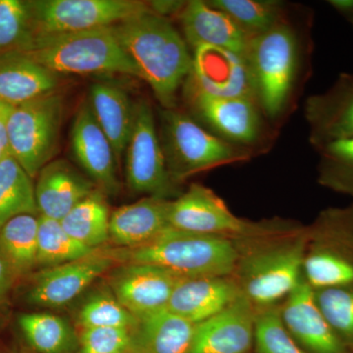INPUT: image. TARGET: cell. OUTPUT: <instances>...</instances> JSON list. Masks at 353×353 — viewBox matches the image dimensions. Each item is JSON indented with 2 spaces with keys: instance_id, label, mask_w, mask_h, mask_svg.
I'll use <instances>...</instances> for the list:
<instances>
[{
  "instance_id": "obj_38",
  "label": "cell",
  "mask_w": 353,
  "mask_h": 353,
  "mask_svg": "<svg viewBox=\"0 0 353 353\" xmlns=\"http://www.w3.org/2000/svg\"><path fill=\"white\" fill-rule=\"evenodd\" d=\"M131 336L129 329H83L80 353H125L129 352Z\"/></svg>"
},
{
  "instance_id": "obj_3",
  "label": "cell",
  "mask_w": 353,
  "mask_h": 353,
  "mask_svg": "<svg viewBox=\"0 0 353 353\" xmlns=\"http://www.w3.org/2000/svg\"><path fill=\"white\" fill-rule=\"evenodd\" d=\"M108 253L115 261L152 265L179 279L228 277L236 260L234 240L172 227L148 245Z\"/></svg>"
},
{
  "instance_id": "obj_26",
  "label": "cell",
  "mask_w": 353,
  "mask_h": 353,
  "mask_svg": "<svg viewBox=\"0 0 353 353\" xmlns=\"http://www.w3.org/2000/svg\"><path fill=\"white\" fill-rule=\"evenodd\" d=\"M88 104L115 152L117 163L126 152L134 124V103L122 88L108 83H95L90 88Z\"/></svg>"
},
{
  "instance_id": "obj_39",
  "label": "cell",
  "mask_w": 353,
  "mask_h": 353,
  "mask_svg": "<svg viewBox=\"0 0 353 353\" xmlns=\"http://www.w3.org/2000/svg\"><path fill=\"white\" fill-rule=\"evenodd\" d=\"M185 4L187 1H179V0H157V1L148 2V6L153 13L167 19L172 16L180 15Z\"/></svg>"
},
{
  "instance_id": "obj_7",
  "label": "cell",
  "mask_w": 353,
  "mask_h": 353,
  "mask_svg": "<svg viewBox=\"0 0 353 353\" xmlns=\"http://www.w3.org/2000/svg\"><path fill=\"white\" fill-rule=\"evenodd\" d=\"M303 273L312 290L353 285V203L322 209L306 225Z\"/></svg>"
},
{
  "instance_id": "obj_4",
  "label": "cell",
  "mask_w": 353,
  "mask_h": 353,
  "mask_svg": "<svg viewBox=\"0 0 353 353\" xmlns=\"http://www.w3.org/2000/svg\"><path fill=\"white\" fill-rule=\"evenodd\" d=\"M245 59L255 99L265 118L282 117L296 90L303 67V44L289 19L252 36Z\"/></svg>"
},
{
  "instance_id": "obj_9",
  "label": "cell",
  "mask_w": 353,
  "mask_h": 353,
  "mask_svg": "<svg viewBox=\"0 0 353 353\" xmlns=\"http://www.w3.org/2000/svg\"><path fill=\"white\" fill-rule=\"evenodd\" d=\"M27 6L34 39L112 27L150 10L148 2L136 0H28Z\"/></svg>"
},
{
  "instance_id": "obj_11",
  "label": "cell",
  "mask_w": 353,
  "mask_h": 353,
  "mask_svg": "<svg viewBox=\"0 0 353 353\" xmlns=\"http://www.w3.org/2000/svg\"><path fill=\"white\" fill-rule=\"evenodd\" d=\"M168 220L172 228L180 231L238 240L263 233L273 225L275 217L260 221L239 217L214 190L192 183L170 201Z\"/></svg>"
},
{
  "instance_id": "obj_24",
  "label": "cell",
  "mask_w": 353,
  "mask_h": 353,
  "mask_svg": "<svg viewBox=\"0 0 353 353\" xmlns=\"http://www.w3.org/2000/svg\"><path fill=\"white\" fill-rule=\"evenodd\" d=\"M60 76L22 51L0 54V101L18 106L57 92Z\"/></svg>"
},
{
  "instance_id": "obj_37",
  "label": "cell",
  "mask_w": 353,
  "mask_h": 353,
  "mask_svg": "<svg viewBox=\"0 0 353 353\" xmlns=\"http://www.w3.org/2000/svg\"><path fill=\"white\" fill-rule=\"evenodd\" d=\"M83 329L123 328L132 330L139 320L131 314L115 296L99 294L83 304L78 315Z\"/></svg>"
},
{
  "instance_id": "obj_17",
  "label": "cell",
  "mask_w": 353,
  "mask_h": 353,
  "mask_svg": "<svg viewBox=\"0 0 353 353\" xmlns=\"http://www.w3.org/2000/svg\"><path fill=\"white\" fill-rule=\"evenodd\" d=\"M280 309L285 328L306 353H353L330 327L304 278Z\"/></svg>"
},
{
  "instance_id": "obj_18",
  "label": "cell",
  "mask_w": 353,
  "mask_h": 353,
  "mask_svg": "<svg viewBox=\"0 0 353 353\" xmlns=\"http://www.w3.org/2000/svg\"><path fill=\"white\" fill-rule=\"evenodd\" d=\"M185 82L215 97L255 99L245 57L224 48L209 46L196 48L192 71Z\"/></svg>"
},
{
  "instance_id": "obj_27",
  "label": "cell",
  "mask_w": 353,
  "mask_h": 353,
  "mask_svg": "<svg viewBox=\"0 0 353 353\" xmlns=\"http://www.w3.org/2000/svg\"><path fill=\"white\" fill-rule=\"evenodd\" d=\"M110 215L105 196L97 189L72 209L60 223L72 238L92 250H99L110 240Z\"/></svg>"
},
{
  "instance_id": "obj_14",
  "label": "cell",
  "mask_w": 353,
  "mask_h": 353,
  "mask_svg": "<svg viewBox=\"0 0 353 353\" xmlns=\"http://www.w3.org/2000/svg\"><path fill=\"white\" fill-rule=\"evenodd\" d=\"M303 114L316 150L353 138V74H340L328 90L308 97Z\"/></svg>"
},
{
  "instance_id": "obj_36",
  "label": "cell",
  "mask_w": 353,
  "mask_h": 353,
  "mask_svg": "<svg viewBox=\"0 0 353 353\" xmlns=\"http://www.w3.org/2000/svg\"><path fill=\"white\" fill-rule=\"evenodd\" d=\"M31 17L27 1L0 0V54L24 51L31 46Z\"/></svg>"
},
{
  "instance_id": "obj_23",
  "label": "cell",
  "mask_w": 353,
  "mask_h": 353,
  "mask_svg": "<svg viewBox=\"0 0 353 353\" xmlns=\"http://www.w3.org/2000/svg\"><path fill=\"white\" fill-rule=\"evenodd\" d=\"M170 201L145 196L121 206L110 215L109 236L121 248H141L152 243L171 228L168 220Z\"/></svg>"
},
{
  "instance_id": "obj_32",
  "label": "cell",
  "mask_w": 353,
  "mask_h": 353,
  "mask_svg": "<svg viewBox=\"0 0 353 353\" xmlns=\"http://www.w3.org/2000/svg\"><path fill=\"white\" fill-rule=\"evenodd\" d=\"M99 250H92L65 232L60 221L39 216L38 265L46 268L82 259Z\"/></svg>"
},
{
  "instance_id": "obj_19",
  "label": "cell",
  "mask_w": 353,
  "mask_h": 353,
  "mask_svg": "<svg viewBox=\"0 0 353 353\" xmlns=\"http://www.w3.org/2000/svg\"><path fill=\"white\" fill-rule=\"evenodd\" d=\"M256 309L245 296L196 325L189 353H250Z\"/></svg>"
},
{
  "instance_id": "obj_2",
  "label": "cell",
  "mask_w": 353,
  "mask_h": 353,
  "mask_svg": "<svg viewBox=\"0 0 353 353\" xmlns=\"http://www.w3.org/2000/svg\"><path fill=\"white\" fill-rule=\"evenodd\" d=\"M112 30L162 108H176L179 90L192 71V55L171 21L150 8Z\"/></svg>"
},
{
  "instance_id": "obj_10",
  "label": "cell",
  "mask_w": 353,
  "mask_h": 353,
  "mask_svg": "<svg viewBox=\"0 0 353 353\" xmlns=\"http://www.w3.org/2000/svg\"><path fill=\"white\" fill-rule=\"evenodd\" d=\"M125 154L127 183L132 192L167 201L182 194L169 174L154 112L145 99L134 103V124Z\"/></svg>"
},
{
  "instance_id": "obj_34",
  "label": "cell",
  "mask_w": 353,
  "mask_h": 353,
  "mask_svg": "<svg viewBox=\"0 0 353 353\" xmlns=\"http://www.w3.org/2000/svg\"><path fill=\"white\" fill-rule=\"evenodd\" d=\"M317 305L341 343L353 352V285L313 290Z\"/></svg>"
},
{
  "instance_id": "obj_30",
  "label": "cell",
  "mask_w": 353,
  "mask_h": 353,
  "mask_svg": "<svg viewBox=\"0 0 353 353\" xmlns=\"http://www.w3.org/2000/svg\"><path fill=\"white\" fill-rule=\"evenodd\" d=\"M18 322L26 340L39 353H69L75 347V333L59 316L27 313L20 315Z\"/></svg>"
},
{
  "instance_id": "obj_29",
  "label": "cell",
  "mask_w": 353,
  "mask_h": 353,
  "mask_svg": "<svg viewBox=\"0 0 353 353\" xmlns=\"http://www.w3.org/2000/svg\"><path fill=\"white\" fill-rule=\"evenodd\" d=\"M22 214L39 215L34 185L10 154L0 161V230L9 220Z\"/></svg>"
},
{
  "instance_id": "obj_21",
  "label": "cell",
  "mask_w": 353,
  "mask_h": 353,
  "mask_svg": "<svg viewBox=\"0 0 353 353\" xmlns=\"http://www.w3.org/2000/svg\"><path fill=\"white\" fill-rule=\"evenodd\" d=\"M34 187L39 215L61 221L99 188L66 160H55L38 174Z\"/></svg>"
},
{
  "instance_id": "obj_25",
  "label": "cell",
  "mask_w": 353,
  "mask_h": 353,
  "mask_svg": "<svg viewBox=\"0 0 353 353\" xmlns=\"http://www.w3.org/2000/svg\"><path fill=\"white\" fill-rule=\"evenodd\" d=\"M196 325L168 308L139 319L130 353H189Z\"/></svg>"
},
{
  "instance_id": "obj_40",
  "label": "cell",
  "mask_w": 353,
  "mask_h": 353,
  "mask_svg": "<svg viewBox=\"0 0 353 353\" xmlns=\"http://www.w3.org/2000/svg\"><path fill=\"white\" fill-rule=\"evenodd\" d=\"M11 108H12V106L7 105V104L0 101V161L10 155L7 121H8Z\"/></svg>"
},
{
  "instance_id": "obj_42",
  "label": "cell",
  "mask_w": 353,
  "mask_h": 353,
  "mask_svg": "<svg viewBox=\"0 0 353 353\" xmlns=\"http://www.w3.org/2000/svg\"><path fill=\"white\" fill-rule=\"evenodd\" d=\"M15 276V273L7 263L6 260L0 254V297L3 296L10 288Z\"/></svg>"
},
{
  "instance_id": "obj_31",
  "label": "cell",
  "mask_w": 353,
  "mask_h": 353,
  "mask_svg": "<svg viewBox=\"0 0 353 353\" xmlns=\"http://www.w3.org/2000/svg\"><path fill=\"white\" fill-rule=\"evenodd\" d=\"M228 14L250 37L262 34L287 19V6L279 0H208Z\"/></svg>"
},
{
  "instance_id": "obj_22",
  "label": "cell",
  "mask_w": 353,
  "mask_h": 353,
  "mask_svg": "<svg viewBox=\"0 0 353 353\" xmlns=\"http://www.w3.org/2000/svg\"><path fill=\"white\" fill-rule=\"evenodd\" d=\"M232 276L181 279L167 308L194 325L205 321L241 296Z\"/></svg>"
},
{
  "instance_id": "obj_41",
  "label": "cell",
  "mask_w": 353,
  "mask_h": 353,
  "mask_svg": "<svg viewBox=\"0 0 353 353\" xmlns=\"http://www.w3.org/2000/svg\"><path fill=\"white\" fill-rule=\"evenodd\" d=\"M327 3L347 21L353 29V0H329Z\"/></svg>"
},
{
  "instance_id": "obj_35",
  "label": "cell",
  "mask_w": 353,
  "mask_h": 353,
  "mask_svg": "<svg viewBox=\"0 0 353 353\" xmlns=\"http://www.w3.org/2000/svg\"><path fill=\"white\" fill-rule=\"evenodd\" d=\"M280 304L255 308L253 343L255 352L306 353L285 328L281 316Z\"/></svg>"
},
{
  "instance_id": "obj_16",
  "label": "cell",
  "mask_w": 353,
  "mask_h": 353,
  "mask_svg": "<svg viewBox=\"0 0 353 353\" xmlns=\"http://www.w3.org/2000/svg\"><path fill=\"white\" fill-rule=\"evenodd\" d=\"M181 279L152 265L127 263L111 277L114 296L137 319L163 310Z\"/></svg>"
},
{
  "instance_id": "obj_5",
  "label": "cell",
  "mask_w": 353,
  "mask_h": 353,
  "mask_svg": "<svg viewBox=\"0 0 353 353\" xmlns=\"http://www.w3.org/2000/svg\"><path fill=\"white\" fill-rule=\"evenodd\" d=\"M160 143L172 180L180 185L190 176L252 159L253 148L234 145L205 129L176 108L159 110Z\"/></svg>"
},
{
  "instance_id": "obj_6",
  "label": "cell",
  "mask_w": 353,
  "mask_h": 353,
  "mask_svg": "<svg viewBox=\"0 0 353 353\" xmlns=\"http://www.w3.org/2000/svg\"><path fill=\"white\" fill-rule=\"evenodd\" d=\"M24 52L59 76L121 74L139 78L112 27L38 37Z\"/></svg>"
},
{
  "instance_id": "obj_20",
  "label": "cell",
  "mask_w": 353,
  "mask_h": 353,
  "mask_svg": "<svg viewBox=\"0 0 353 353\" xmlns=\"http://www.w3.org/2000/svg\"><path fill=\"white\" fill-rule=\"evenodd\" d=\"M183 39L194 50L209 46L245 57L252 37L228 14L202 0H190L178 16Z\"/></svg>"
},
{
  "instance_id": "obj_13",
  "label": "cell",
  "mask_w": 353,
  "mask_h": 353,
  "mask_svg": "<svg viewBox=\"0 0 353 353\" xmlns=\"http://www.w3.org/2000/svg\"><path fill=\"white\" fill-rule=\"evenodd\" d=\"M115 262L108 252L97 250L82 259L43 269L32 278L27 292L28 301L41 307L66 305Z\"/></svg>"
},
{
  "instance_id": "obj_12",
  "label": "cell",
  "mask_w": 353,
  "mask_h": 353,
  "mask_svg": "<svg viewBox=\"0 0 353 353\" xmlns=\"http://www.w3.org/2000/svg\"><path fill=\"white\" fill-rule=\"evenodd\" d=\"M185 99L197 122L219 138L252 148L264 132V115L252 97H223L206 94L185 82Z\"/></svg>"
},
{
  "instance_id": "obj_15",
  "label": "cell",
  "mask_w": 353,
  "mask_h": 353,
  "mask_svg": "<svg viewBox=\"0 0 353 353\" xmlns=\"http://www.w3.org/2000/svg\"><path fill=\"white\" fill-rule=\"evenodd\" d=\"M71 150L77 162L103 194L119 190L115 152L110 141L95 119L88 101L77 111L72 124Z\"/></svg>"
},
{
  "instance_id": "obj_8",
  "label": "cell",
  "mask_w": 353,
  "mask_h": 353,
  "mask_svg": "<svg viewBox=\"0 0 353 353\" xmlns=\"http://www.w3.org/2000/svg\"><path fill=\"white\" fill-rule=\"evenodd\" d=\"M63 111L64 99L57 90L11 108L7 121L10 154L32 179L54 157Z\"/></svg>"
},
{
  "instance_id": "obj_28",
  "label": "cell",
  "mask_w": 353,
  "mask_h": 353,
  "mask_svg": "<svg viewBox=\"0 0 353 353\" xmlns=\"http://www.w3.org/2000/svg\"><path fill=\"white\" fill-rule=\"evenodd\" d=\"M39 217L18 215L0 230V254L16 276L28 273L38 265Z\"/></svg>"
},
{
  "instance_id": "obj_33",
  "label": "cell",
  "mask_w": 353,
  "mask_h": 353,
  "mask_svg": "<svg viewBox=\"0 0 353 353\" xmlns=\"http://www.w3.org/2000/svg\"><path fill=\"white\" fill-rule=\"evenodd\" d=\"M317 152L319 185L353 197V138L328 143Z\"/></svg>"
},
{
  "instance_id": "obj_1",
  "label": "cell",
  "mask_w": 353,
  "mask_h": 353,
  "mask_svg": "<svg viewBox=\"0 0 353 353\" xmlns=\"http://www.w3.org/2000/svg\"><path fill=\"white\" fill-rule=\"evenodd\" d=\"M232 277L255 308L283 303L303 280L306 225L275 217L263 233L234 240Z\"/></svg>"
}]
</instances>
